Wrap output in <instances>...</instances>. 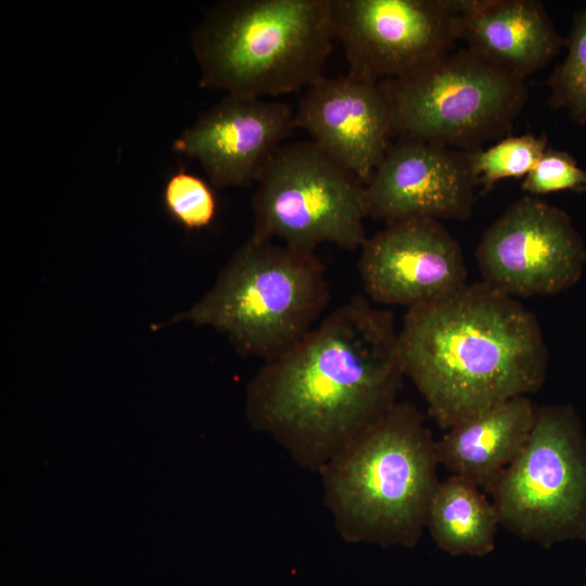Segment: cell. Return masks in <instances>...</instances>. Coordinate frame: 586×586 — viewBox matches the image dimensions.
Listing matches in <instances>:
<instances>
[{
	"instance_id": "obj_1",
	"label": "cell",
	"mask_w": 586,
	"mask_h": 586,
	"mask_svg": "<svg viewBox=\"0 0 586 586\" xmlns=\"http://www.w3.org/2000/svg\"><path fill=\"white\" fill-rule=\"evenodd\" d=\"M404 377L393 315L355 297L249 383L251 425L319 473L397 403Z\"/></svg>"
},
{
	"instance_id": "obj_2",
	"label": "cell",
	"mask_w": 586,
	"mask_h": 586,
	"mask_svg": "<svg viewBox=\"0 0 586 586\" xmlns=\"http://www.w3.org/2000/svg\"><path fill=\"white\" fill-rule=\"evenodd\" d=\"M398 349L404 375L444 430L488 405L538 391L548 365L533 313L484 281L409 308Z\"/></svg>"
},
{
	"instance_id": "obj_3",
	"label": "cell",
	"mask_w": 586,
	"mask_h": 586,
	"mask_svg": "<svg viewBox=\"0 0 586 586\" xmlns=\"http://www.w3.org/2000/svg\"><path fill=\"white\" fill-rule=\"evenodd\" d=\"M435 442L421 412L396 403L320 470L323 502L345 542L417 545L440 483Z\"/></svg>"
},
{
	"instance_id": "obj_4",
	"label": "cell",
	"mask_w": 586,
	"mask_h": 586,
	"mask_svg": "<svg viewBox=\"0 0 586 586\" xmlns=\"http://www.w3.org/2000/svg\"><path fill=\"white\" fill-rule=\"evenodd\" d=\"M333 40L331 0L220 1L191 36L202 88L264 99L321 78Z\"/></svg>"
},
{
	"instance_id": "obj_5",
	"label": "cell",
	"mask_w": 586,
	"mask_h": 586,
	"mask_svg": "<svg viewBox=\"0 0 586 586\" xmlns=\"http://www.w3.org/2000/svg\"><path fill=\"white\" fill-rule=\"evenodd\" d=\"M328 303L324 268L314 252L251 234L213 288L170 323L211 327L239 354L267 362L309 333Z\"/></svg>"
},
{
	"instance_id": "obj_6",
	"label": "cell",
	"mask_w": 586,
	"mask_h": 586,
	"mask_svg": "<svg viewBox=\"0 0 586 586\" xmlns=\"http://www.w3.org/2000/svg\"><path fill=\"white\" fill-rule=\"evenodd\" d=\"M380 82L390 101L392 137L448 148H470L509 132L528 97L525 79L469 49Z\"/></svg>"
},
{
	"instance_id": "obj_7",
	"label": "cell",
	"mask_w": 586,
	"mask_h": 586,
	"mask_svg": "<svg viewBox=\"0 0 586 586\" xmlns=\"http://www.w3.org/2000/svg\"><path fill=\"white\" fill-rule=\"evenodd\" d=\"M257 182L253 235L308 252L366 242L365 183L313 141L284 143Z\"/></svg>"
},
{
	"instance_id": "obj_8",
	"label": "cell",
	"mask_w": 586,
	"mask_h": 586,
	"mask_svg": "<svg viewBox=\"0 0 586 586\" xmlns=\"http://www.w3.org/2000/svg\"><path fill=\"white\" fill-rule=\"evenodd\" d=\"M486 494L520 538L548 547L586 537V450L572 408H536L526 445Z\"/></svg>"
},
{
	"instance_id": "obj_9",
	"label": "cell",
	"mask_w": 586,
	"mask_h": 586,
	"mask_svg": "<svg viewBox=\"0 0 586 586\" xmlns=\"http://www.w3.org/2000/svg\"><path fill=\"white\" fill-rule=\"evenodd\" d=\"M331 18L348 73L374 81L429 67L458 39L456 0H331Z\"/></svg>"
},
{
	"instance_id": "obj_10",
	"label": "cell",
	"mask_w": 586,
	"mask_h": 586,
	"mask_svg": "<svg viewBox=\"0 0 586 586\" xmlns=\"http://www.w3.org/2000/svg\"><path fill=\"white\" fill-rule=\"evenodd\" d=\"M475 256L483 281L515 298L569 289L586 262L569 215L534 195L519 199L492 222Z\"/></svg>"
},
{
	"instance_id": "obj_11",
	"label": "cell",
	"mask_w": 586,
	"mask_h": 586,
	"mask_svg": "<svg viewBox=\"0 0 586 586\" xmlns=\"http://www.w3.org/2000/svg\"><path fill=\"white\" fill-rule=\"evenodd\" d=\"M358 269L371 300L408 309L445 297L467 284L459 243L433 218L386 224L361 246Z\"/></svg>"
},
{
	"instance_id": "obj_12",
	"label": "cell",
	"mask_w": 586,
	"mask_h": 586,
	"mask_svg": "<svg viewBox=\"0 0 586 586\" xmlns=\"http://www.w3.org/2000/svg\"><path fill=\"white\" fill-rule=\"evenodd\" d=\"M476 187L470 152L398 139L365 183L367 214L386 224L418 217L464 219Z\"/></svg>"
},
{
	"instance_id": "obj_13",
	"label": "cell",
	"mask_w": 586,
	"mask_h": 586,
	"mask_svg": "<svg viewBox=\"0 0 586 586\" xmlns=\"http://www.w3.org/2000/svg\"><path fill=\"white\" fill-rule=\"evenodd\" d=\"M295 128L286 103L226 94L177 137L173 150L196 160L215 187H243L258 181Z\"/></svg>"
},
{
	"instance_id": "obj_14",
	"label": "cell",
	"mask_w": 586,
	"mask_h": 586,
	"mask_svg": "<svg viewBox=\"0 0 586 586\" xmlns=\"http://www.w3.org/2000/svg\"><path fill=\"white\" fill-rule=\"evenodd\" d=\"M295 124L364 183L391 144V106L382 84L352 73L322 76L307 87Z\"/></svg>"
},
{
	"instance_id": "obj_15",
	"label": "cell",
	"mask_w": 586,
	"mask_h": 586,
	"mask_svg": "<svg viewBox=\"0 0 586 586\" xmlns=\"http://www.w3.org/2000/svg\"><path fill=\"white\" fill-rule=\"evenodd\" d=\"M458 39L488 63L525 79L563 43L542 2L456 0Z\"/></svg>"
},
{
	"instance_id": "obj_16",
	"label": "cell",
	"mask_w": 586,
	"mask_h": 586,
	"mask_svg": "<svg viewBox=\"0 0 586 586\" xmlns=\"http://www.w3.org/2000/svg\"><path fill=\"white\" fill-rule=\"evenodd\" d=\"M535 416L526 395L464 416L435 442L438 464L487 493L526 445Z\"/></svg>"
},
{
	"instance_id": "obj_17",
	"label": "cell",
	"mask_w": 586,
	"mask_h": 586,
	"mask_svg": "<svg viewBox=\"0 0 586 586\" xmlns=\"http://www.w3.org/2000/svg\"><path fill=\"white\" fill-rule=\"evenodd\" d=\"M498 512L485 492L450 474L432 497L426 528L437 547L451 556L483 557L495 548Z\"/></svg>"
},
{
	"instance_id": "obj_18",
	"label": "cell",
	"mask_w": 586,
	"mask_h": 586,
	"mask_svg": "<svg viewBox=\"0 0 586 586\" xmlns=\"http://www.w3.org/2000/svg\"><path fill=\"white\" fill-rule=\"evenodd\" d=\"M565 59L548 79L549 104L563 109L578 124L586 123V7L576 12L565 41Z\"/></svg>"
},
{
	"instance_id": "obj_19",
	"label": "cell",
	"mask_w": 586,
	"mask_h": 586,
	"mask_svg": "<svg viewBox=\"0 0 586 586\" xmlns=\"http://www.w3.org/2000/svg\"><path fill=\"white\" fill-rule=\"evenodd\" d=\"M546 150V136L525 133L507 137L487 149L470 152L476 184L487 190L501 179L525 177Z\"/></svg>"
},
{
	"instance_id": "obj_20",
	"label": "cell",
	"mask_w": 586,
	"mask_h": 586,
	"mask_svg": "<svg viewBox=\"0 0 586 586\" xmlns=\"http://www.w3.org/2000/svg\"><path fill=\"white\" fill-rule=\"evenodd\" d=\"M163 202L170 217L188 230L208 227L217 213V200L211 186L183 169L168 177Z\"/></svg>"
},
{
	"instance_id": "obj_21",
	"label": "cell",
	"mask_w": 586,
	"mask_h": 586,
	"mask_svg": "<svg viewBox=\"0 0 586 586\" xmlns=\"http://www.w3.org/2000/svg\"><path fill=\"white\" fill-rule=\"evenodd\" d=\"M521 187L534 196L564 190L586 191V170L566 152L547 148Z\"/></svg>"
}]
</instances>
